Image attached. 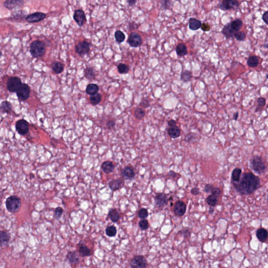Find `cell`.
Returning a JSON list of instances; mask_svg holds the SVG:
<instances>
[{"mask_svg":"<svg viewBox=\"0 0 268 268\" xmlns=\"http://www.w3.org/2000/svg\"><path fill=\"white\" fill-rule=\"evenodd\" d=\"M260 180L251 172L244 173L237 183H234L236 191L242 195H249L260 187Z\"/></svg>","mask_w":268,"mask_h":268,"instance_id":"obj_1","label":"cell"},{"mask_svg":"<svg viewBox=\"0 0 268 268\" xmlns=\"http://www.w3.org/2000/svg\"><path fill=\"white\" fill-rule=\"evenodd\" d=\"M46 52V45L38 40L33 41L30 45V52L33 57L38 58L43 57Z\"/></svg>","mask_w":268,"mask_h":268,"instance_id":"obj_2","label":"cell"},{"mask_svg":"<svg viewBox=\"0 0 268 268\" xmlns=\"http://www.w3.org/2000/svg\"><path fill=\"white\" fill-rule=\"evenodd\" d=\"M6 209L9 212L15 214L19 211L21 208V201L17 196L11 195L6 199Z\"/></svg>","mask_w":268,"mask_h":268,"instance_id":"obj_3","label":"cell"},{"mask_svg":"<svg viewBox=\"0 0 268 268\" xmlns=\"http://www.w3.org/2000/svg\"><path fill=\"white\" fill-rule=\"evenodd\" d=\"M251 167L252 170L259 174L263 173L266 168L265 162L263 161L261 157L259 156H255L251 158Z\"/></svg>","mask_w":268,"mask_h":268,"instance_id":"obj_4","label":"cell"},{"mask_svg":"<svg viewBox=\"0 0 268 268\" xmlns=\"http://www.w3.org/2000/svg\"><path fill=\"white\" fill-rule=\"evenodd\" d=\"M22 84L21 79L17 76H12L7 80L6 87L10 92H16Z\"/></svg>","mask_w":268,"mask_h":268,"instance_id":"obj_5","label":"cell"},{"mask_svg":"<svg viewBox=\"0 0 268 268\" xmlns=\"http://www.w3.org/2000/svg\"><path fill=\"white\" fill-rule=\"evenodd\" d=\"M30 89L29 85L26 84H23L20 88L18 89L16 94L18 98L22 101H26L30 95Z\"/></svg>","mask_w":268,"mask_h":268,"instance_id":"obj_6","label":"cell"},{"mask_svg":"<svg viewBox=\"0 0 268 268\" xmlns=\"http://www.w3.org/2000/svg\"><path fill=\"white\" fill-rule=\"evenodd\" d=\"M15 128L18 133L21 135H26L29 131V124L26 120L20 119L17 121L15 124Z\"/></svg>","mask_w":268,"mask_h":268,"instance_id":"obj_7","label":"cell"},{"mask_svg":"<svg viewBox=\"0 0 268 268\" xmlns=\"http://www.w3.org/2000/svg\"><path fill=\"white\" fill-rule=\"evenodd\" d=\"M147 261L142 256H136L131 259L130 266L131 268H146Z\"/></svg>","mask_w":268,"mask_h":268,"instance_id":"obj_8","label":"cell"},{"mask_svg":"<svg viewBox=\"0 0 268 268\" xmlns=\"http://www.w3.org/2000/svg\"><path fill=\"white\" fill-rule=\"evenodd\" d=\"M239 4L235 0H224L219 3V7L223 11H227L231 9H237Z\"/></svg>","mask_w":268,"mask_h":268,"instance_id":"obj_9","label":"cell"},{"mask_svg":"<svg viewBox=\"0 0 268 268\" xmlns=\"http://www.w3.org/2000/svg\"><path fill=\"white\" fill-rule=\"evenodd\" d=\"M90 50V44L86 41L79 43L75 47L76 52L80 56L85 55L89 53Z\"/></svg>","mask_w":268,"mask_h":268,"instance_id":"obj_10","label":"cell"},{"mask_svg":"<svg viewBox=\"0 0 268 268\" xmlns=\"http://www.w3.org/2000/svg\"><path fill=\"white\" fill-rule=\"evenodd\" d=\"M127 42L130 46L136 48L142 44V38L137 33H131L129 36Z\"/></svg>","mask_w":268,"mask_h":268,"instance_id":"obj_11","label":"cell"},{"mask_svg":"<svg viewBox=\"0 0 268 268\" xmlns=\"http://www.w3.org/2000/svg\"><path fill=\"white\" fill-rule=\"evenodd\" d=\"M46 17V14L44 13L38 12L34 13L33 14L29 15L26 18V21L29 23H37L44 20Z\"/></svg>","mask_w":268,"mask_h":268,"instance_id":"obj_12","label":"cell"},{"mask_svg":"<svg viewBox=\"0 0 268 268\" xmlns=\"http://www.w3.org/2000/svg\"><path fill=\"white\" fill-rule=\"evenodd\" d=\"M73 19L79 26L81 27L87 21L85 13L81 10H76L73 14Z\"/></svg>","mask_w":268,"mask_h":268,"instance_id":"obj_13","label":"cell"},{"mask_svg":"<svg viewBox=\"0 0 268 268\" xmlns=\"http://www.w3.org/2000/svg\"><path fill=\"white\" fill-rule=\"evenodd\" d=\"M187 210V205L183 201H179L174 205L173 211L176 215L178 216H182L184 215Z\"/></svg>","mask_w":268,"mask_h":268,"instance_id":"obj_14","label":"cell"},{"mask_svg":"<svg viewBox=\"0 0 268 268\" xmlns=\"http://www.w3.org/2000/svg\"><path fill=\"white\" fill-rule=\"evenodd\" d=\"M24 1L22 0H7L4 2V6L10 10H13L15 8L21 7L23 6Z\"/></svg>","mask_w":268,"mask_h":268,"instance_id":"obj_15","label":"cell"},{"mask_svg":"<svg viewBox=\"0 0 268 268\" xmlns=\"http://www.w3.org/2000/svg\"><path fill=\"white\" fill-rule=\"evenodd\" d=\"M155 203L158 208H162L168 203L169 200L165 194L158 193L155 197Z\"/></svg>","mask_w":268,"mask_h":268,"instance_id":"obj_16","label":"cell"},{"mask_svg":"<svg viewBox=\"0 0 268 268\" xmlns=\"http://www.w3.org/2000/svg\"><path fill=\"white\" fill-rule=\"evenodd\" d=\"M11 240V234L7 231H1L0 233L1 247H5L9 244Z\"/></svg>","mask_w":268,"mask_h":268,"instance_id":"obj_17","label":"cell"},{"mask_svg":"<svg viewBox=\"0 0 268 268\" xmlns=\"http://www.w3.org/2000/svg\"><path fill=\"white\" fill-rule=\"evenodd\" d=\"M122 174L125 179L132 180L135 177V173L131 167H126L122 169Z\"/></svg>","mask_w":268,"mask_h":268,"instance_id":"obj_18","label":"cell"},{"mask_svg":"<svg viewBox=\"0 0 268 268\" xmlns=\"http://www.w3.org/2000/svg\"><path fill=\"white\" fill-rule=\"evenodd\" d=\"M78 245L79 252L81 257H85L91 255L90 249L85 245V243L80 242Z\"/></svg>","mask_w":268,"mask_h":268,"instance_id":"obj_19","label":"cell"},{"mask_svg":"<svg viewBox=\"0 0 268 268\" xmlns=\"http://www.w3.org/2000/svg\"><path fill=\"white\" fill-rule=\"evenodd\" d=\"M256 236L260 242L265 243L268 239V231L263 228H260L257 231Z\"/></svg>","mask_w":268,"mask_h":268,"instance_id":"obj_20","label":"cell"},{"mask_svg":"<svg viewBox=\"0 0 268 268\" xmlns=\"http://www.w3.org/2000/svg\"><path fill=\"white\" fill-rule=\"evenodd\" d=\"M66 258L71 264H78L80 262V257L76 251H69Z\"/></svg>","mask_w":268,"mask_h":268,"instance_id":"obj_21","label":"cell"},{"mask_svg":"<svg viewBox=\"0 0 268 268\" xmlns=\"http://www.w3.org/2000/svg\"><path fill=\"white\" fill-rule=\"evenodd\" d=\"M123 184V181L121 179L113 180L108 183V186L111 190L115 191L121 188Z\"/></svg>","mask_w":268,"mask_h":268,"instance_id":"obj_22","label":"cell"},{"mask_svg":"<svg viewBox=\"0 0 268 268\" xmlns=\"http://www.w3.org/2000/svg\"><path fill=\"white\" fill-rule=\"evenodd\" d=\"M101 168L103 172H105V173L108 174L113 171L115 168V166L112 162L110 161H107L103 162V164L102 165Z\"/></svg>","mask_w":268,"mask_h":268,"instance_id":"obj_23","label":"cell"},{"mask_svg":"<svg viewBox=\"0 0 268 268\" xmlns=\"http://www.w3.org/2000/svg\"><path fill=\"white\" fill-rule=\"evenodd\" d=\"M222 33L226 37L229 38L234 37L236 33L233 30L231 27V24L229 23L224 27V28L222 29Z\"/></svg>","mask_w":268,"mask_h":268,"instance_id":"obj_24","label":"cell"},{"mask_svg":"<svg viewBox=\"0 0 268 268\" xmlns=\"http://www.w3.org/2000/svg\"><path fill=\"white\" fill-rule=\"evenodd\" d=\"M176 51L177 54L180 57H183L188 54V48L183 43L178 45L176 47Z\"/></svg>","mask_w":268,"mask_h":268,"instance_id":"obj_25","label":"cell"},{"mask_svg":"<svg viewBox=\"0 0 268 268\" xmlns=\"http://www.w3.org/2000/svg\"><path fill=\"white\" fill-rule=\"evenodd\" d=\"M25 12L23 11H16L13 13L10 19L14 21H21L23 20L24 18L27 17Z\"/></svg>","mask_w":268,"mask_h":268,"instance_id":"obj_26","label":"cell"},{"mask_svg":"<svg viewBox=\"0 0 268 268\" xmlns=\"http://www.w3.org/2000/svg\"><path fill=\"white\" fill-rule=\"evenodd\" d=\"M202 26L200 21L194 18H191L189 20V28L192 30H197Z\"/></svg>","mask_w":268,"mask_h":268,"instance_id":"obj_27","label":"cell"},{"mask_svg":"<svg viewBox=\"0 0 268 268\" xmlns=\"http://www.w3.org/2000/svg\"><path fill=\"white\" fill-rule=\"evenodd\" d=\"M168 135H169V136L171 138H177L179 137L180 135L181 134V130L179 127L175 126V127H170L168 129Z\"/></svg>","mask_w":268,"mask_h":268,"instance_id":"obj_28","label":"cell"},{"mask_svg":"<svg viewBox=\"0 0 268 268\" xmlns=\"http://www.w3.org/2000/svg\"><path fill=\"white\" fill-rule=\"evenodd\" d=\"M99 90V87L96 84H89L86 88V92L87 94L91 95L98 93Z\"/></svg>","mask_w":268,"mask_h":268,"instance_id":"obj_29","label":"cell"},{"mask_svg":"<svg viewBox=\"0 0 268 268\" xmlns=\"http://www.w3.org/2000/svg\"><path fill=\"white\" fill-rule=\"evenodd\" d=\"M64 69V66L62 63L59 61H56L53 62L52 64V69L53 72L56 74H60L61 73Z\"/></svg>","mask_w":268,"mask_h":268,"instance_id":"obj_30","label":"cell"},{"mask_svg":"<svg viewBox=\"0 0 268 268\" xmlns=\"http://www.w3.org/2000/svg\"><path fill=\"white\" fill-rule=\"evenodd\" d=\"M231 27L233 29L235 32L237 33L239 32V30L242 28L243 25V21L240 19H236V20L231 21Z\"/></svg>","mask_w":268,"mask_h":268,"instance_id":"obj_31","label":"cell"},{"mask_svg":"<svg viewBox=\"0 0 268 268\" xmlns=\"http://www.w3.org/2000/svg\"><path fill=\"white\" fill-rule=\"evenodd\" d=\"M85 78L89 80H93L95 78V72L92 67H87L84 70Z\"/></svg>","mask_w":268,"mask_h":268,"instance_id":"obj_32","label":"cell"},{"mask_svg":"<svg viewBox=\"0 0 268 268\" xmlns=\"http://www.w3.org/2000/svg\"><path fill=\"white\" fill-rule=\"evenodd\" d=\"M108 216L111 220L114 223L117 222L119 220V213L115 209H111L108 212Z\"/></svg>","mask_w":268,"mask_h":268,"instance_id":"obj_33","label":"cell"},{"mask_svg":"<svg viewBox=\"0 0 268 268\" xmlns=\"http://www.w3.org/2000/svg\"><path fill=\"white\" fill-rule=\"evenodd\" d=\"M242 172V170L239 168H236L233 170L231 174V178L234 183H237L239 181Z\"/></svg>","mask_w":268,"mask_h":268,"instance_id":"obj_34","label":"cell"},{"mask_svg":"<svg viewBox=\"0 0 268 268\" xmlns=\"http://www.w3.org/2000/svg\"><path fill=\"white\" fill-rule=\"evenodd\" d=\"M247 62L249 67L251 68L256 67L259 64V59L257 56H252L248 59Z\"/></svg>","mask_w":268,"mask_h":268,"instance_id":"obj_35","label":"cell"},{"mask_svg":"<svg viewBox=\"0 0 268 268\" xmlns=\"http://www.w3.org/2000/svg\"><path fill=\"white\" fill-rule=\"evenodd\" d=\"M1 110L3 113H9L12 110L11 103L7 101L2 102L1 104Z\"/></svg>","mask_w":268,"mask_h":268,"instance_id":"obj_36","label":"cell"},{"mask_svg":"<svg viewBox=\"0 0 268 268\" xmlns=\"http://www.w3.org/2000/svg\"><path fill=\"white\" fill-rule=\"evenodd\" d=\"M192 78V72L190 71L185 70L183 71L181 75V80L184 82L190 81Z\"/></svg>","mask_w":268,"mask_h":268,"instance_id":"obj_37","label":"cell"},{"mask_svg":"<svg viewBox=\"0 0 268 268\" xmlns=\"http://www.w3.org/2000/svg\"><path fill=\"white\" fill-rule=\"evenodd\" d=\"M102 100V95L101 94H99V93L96 94H94L92 95H91L90 98V101L91 103L93 105H97L98 104H99Z\"/></svg>","mask_w":268,"mask_h":268,"instance_id":"obj_38","label":"cell"},{"mask_svg":"<svg viewBox=\"0 0 268 268\" xmlns=\"http://www.w3.org/2000/svg\"><path fill=\"white\" fill-rule=\"evenodd\" d=\"M105 233L107 236L108 237H114L117 234V229L114 226H110L105 229Z\"/></svg>","mask_w":268,"mask_h":268,"instance_id":"obj_39","label":"cell"},{"mask_svg":"<svg viewBox=\"0 0 268 268\" xmlns=\"http://www.w3.org/2000/svg\"><path fill=\"white\" fill-rule=\"evenodd\" d=\"M206 202L210 206L214 207L216 205L218 202V200L214 195H210L206 198Z\"/></svg>","mask_w":268,"mask_h":268,"instance_id":"obj_40","label":"cell"},{"mask_svg":"<svg viewBox=\"0 0 268 268\" xmlns=\"http://www.w3.org/2000/svg\"><path fill=\"white\" fill-rule=\"evenodd\" d=\"M115 38L116 41L118 43H122L125 39V35L124 33L121 30H117L115 33Z\"/></svg>","mask_w":268,"mask_h":268,"instance_id":"obj_41","label":"cell"},{"mask_svg":"<svg viewBox=\"0 0 268 268\" xmlns=\"http://www.w3.org/2000/svg\"><path fill=\"white\" fill-rule=\"evenodd\" d=\"M117 70L118 72L121 74H126L129 72L130 69L128 66H127L126 64L121 63L117 66Z\"/></svg>","mask_w":268,"mask_h":268,"instance_id":"obj_42","label":"cell"},{"mask_svg":"<svg viewBox=\"0 0 268 268\" xmlns=\"http://www.w3.org/2000/svg\"><path fill=\"white\" fill-rule=\"evenodd\" d=\"M135 116L138 119H142L145 116V112L141 108H137L135 110Z\"/></svg>","mask_w":268,"mask_h":268,"instance_id":"obj_43","label":"cell"},{"mask_svg":"<svg viewBox=\"0 0 268 268\" xmlns=\"http://www.w3.org/2000/svg\"><path fill=\"white\" fill-rule=\"evenodd\" d=\"M148 216V212L147 210H146V208H141L138 212V216L140 219H146Z\"/></svg>","mask_w":268,"mask_h":268,"instance_id":"obj_44","label":"cell"},{"mask_svg":"<svg viewBox=\"0 0 268 268\" xmlns=\"http://www.w3.org/2000/svg\"><path fill=\"white\" fill-rule=\"evenodd\" d=\"M63 212H64V210L62 208L59 206V207L56 208L55 213H54V215H55L56 219H60V217L63 214Z\"/></svg>","mask_w":268,"mask_h":268,"instance_id":"obj_45","label":"cell"},{"mask_svg":"<svg viewBox=\"0 0 268 268\" xmlns=\"http://www.w3.org/2000/svg\"><path fill=\"white\" fill-rule=\"evenodd\" d=\"M234 37L238 41H243L246 38V35L243 32H238L235 34Z\"/></svg>","mask_w":268,"mask_h":268,"instance_id":"obj_46","label":"cell"},{"mask_svg":"<svg viewBox=\"0 0 268 268\" xmlns=\"http://www.w3.org/2000/svg\"><path fill=\"white\" fill-rule=\"evenodd\" d=\"M139 226L140 227V228L142 230H146L149 227V223L148 222L147 220H146L145 219L140 220L139 223Z\"/></svg>","mask_w":268,"mask_h":268,"instance_id":"obj_47","label":"cell"},{"mask_svg":"<svg viewBox=\"0 0 268 268\" xmlns=\"http://www.w3.org/2000/svg\"><path fill=\"white\" fill-rule=\"evenodd\" d=\"M212 195H214L215 197H219L220 196L222 193L221 190L219 188H213V189L212 190L211 192Z\"/></svg>","mask_w":268,"mask_h":268,"instance_id":"obj_48","label":"cell"},{"mask_svg":"<svg viewBox=\"0 0 268 268\" xmlns=\"http://www.w3.org/2000/svg\"><path fill=\"white\" fill-rule=\"evenodd\" d=\"M140 106L142 107L143 108H147L150 106V102L148 99H142V101L140 103Z\"/></svg>","mask_w":268,"mask_h":268,"instance_id":"obj_49","label":"cell"},{"mask_svg":"<svg viewBox=\"0 0 268 268\" xmlns=\"http://www.w3.org/2000/svg\"><path fill=\"white\" fill-rule=\"evenodd\" d=\"M171 2L170 1H162L161 7L163 9H168L170 7V5Z\"/></svg>","mask_w":268,"mask_h":268,"instance_id":"obj_50","label":"cell"},{"mask_svg":"<svg viewBox=\"0 0 268 268\" xmlns=\"http://www.w3.org/2000/svg\"><path fill=\"white\" fill-rule=\"evenodd\" d=\"M259 107H262L265 106L266 103V101L265 98H259L258 99L257 101Z\"/></svg>","mask_w":268,"mask_h":268,"instance_id":"obj_51","label":"cell"},{"mask_svg":"<svg viewBox=\"0 0 268 268\" xmlns=\"http://www.w3.org/2000/svg\"><path fill=\"white\" fill-rule=\"evenodd\" d=\"M201 28L202 30H203L204 32H208L211 29V26L209 24L207 23L202 24Z\"/></svg>","mask_w":268,"mask_h":268,"instance_id":"obj_52","label":"cell"},{"mask_svg":"<svg viewBox=\"0 0 268 268\" xmlns=\"http://www.w3.org/2000/svg\"><path fill=\"white\" fill-rule=\"evenodd\" d=\"M213 187L212 185L211 184H207L205 185V186L204 187V191L206 193H210L212 192V190L213 189Z\"/></svg>","mask_w":268,"mask_h":268,"instance_id":"obj_53","label":"cell"},{"mask_svg":"<svg viewBox=\"0 0 268 268\" xmlns=\"http://www.w3.org/2000/svg\"><path fill=\"white\" fill-rule=\"evenodd\" d=\"M107 126L109 129L114 128L115 126V122L113 121H109L107 122Z\"/></svg>","mask_w":268,"mask_h":268,"instance_id":"obj_54","label":"cell"},{"mask_svg":"<svg viewBox=\"0 0 268 268\" xmlns=\"http://www.w3.org/2000/svg\"><path fill=\"white\" fill-rule=\"evenodd\" d=\"M194 138V136L192 133H189L186 136V137L185 138V140L187 142H191Z\"/></svg>","mask_w":268,"mask_h":268,"instance_id":"obj_55","label":"cell"},{"mask_svg":"<svg viewBox=\"0 0 268 268\" xmlns=\"http://www.w3.org/2000/svg\"><path fill=\"white\" fill-rule=\"evenodd\" d=\"M262 20L265 23L268 25V11H266L262 15Z\"/></svg>","mask_w":268,"mask_h":268,"instance_id":"obj_56","label":"cell"},{"mask_svg":"<svg viewBox=\"0 0 268 268\" xmlns=\"http://www.w3.org/2000/svg\"><path fill=\"white\" fill-rule=\"evenodd\" d=\"M191 193L194 195H197L200 193V190L197 188H194L191 191Z\"/></svg>","mask_w":268,"mask_h":268,"instance_id":"obj_57","label":"cell"},{"mask_svg":"<svg viewBox=\"0 0 268 268\" xmlns=\"http://www.w3.org/2000/svg\"><path fill=\"white\" fill-rule=\"evenodd\" d=\"M168 125H169L170 127H175V126H176L177 122H176V121L173 120V119H171V120H170V121L168 122Z\"/></svg>","mask_w":268,"mask_h":268,"instance_id":"obj_58","label":"cell"},{"mask_svg":"<svg viewBox=\"0 0 268 268\" xmlns=\"http://www.w3.org/2000/svg\"><path fill=\"white\" fill-rule=\"evenodd\" d=\"M168 175L170 177H171L174 178H176V177L178 176V173H177L173 171L170 170L169 171V173H168Z\"/></svg>","mask_w":268,"mask_h":268,"instance_id":"obj_59","label":"cell"},{"mask_svg":"<svg viewBox=\"0 0 268 268\" xmlns=\"http://www.w3.org/2000/svg\"><path fill=\"white\" fill-rule=\"evenodd\" d=\"M136 2H137V1H135V0H128L127 1V3H128V5L130 6H134Z\"/></svg>","mask_w":268,"mask_h":268,"instance_id":"obj_60","label":"cell"},{"mask_svg":"<svg viewBox=\"0 0 268 268\" xmlns=\"http://www.w3.org/2000/svg\"><path fill=\"white\" fill-rule=\"evenodd\" d=\"M238 112H236V113H235L234 115V116H233V119L236 121L237 119H238Z\"/></svg>","mask_w":268,"mask_h":268,"instance_id":"obj_61","label":"cell"},{"mask_svg":"<svg viewBox=\"0 0 268 268\" xmlns=\"http://www.w3.org/2000/svg\"><path fill=\"white\" fill-rule=\"evenodd\" d=\"M263 47H265V48H267L268 49V44H265L263 45Z\"/></svg>","mask_w":268,"mask_h":268,"instance_id":"obj_62","label":"cell"},{"mask_svg":"<svg viewBox=\"0 0 268 268\" xmlns=\"http://www.w3.org/2000/svg\"><path fill=\"white\" fill-rule=\"evenodd\" d=\"M267 201H268V196H267Z\"/></svg>","mask_w":268,"mask_h":268,"instance_id":"obj_63","label":"cell"}]
</instances>
